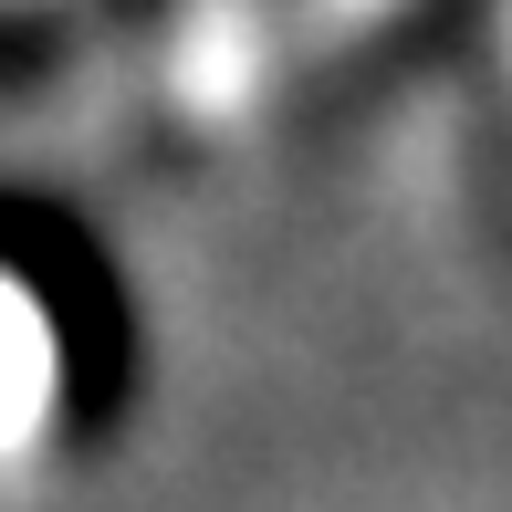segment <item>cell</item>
<instances>
[{
	"instance_id": "cell-1",
	"label": "cell",
	"mask_w": 512,
	"mask_h": 512,
	"mask_svg": "<svg viewBox=\"0 0 512 512\" xmlns=\"http://www.w3.org/2000/svg\"><path fill=\"white\" fill-rule=\"evenodd\" d=\"M168 84L199 126H241L251 84H262V11L251 0H178V42H168Z\"/></svg>"
},
{
	"instance_id": "cell-2",
	"label": "cell",
	"mask_w": 512,
	"mask_h": 512,
	"mask_svg": "<svg viewBox=\"0 0 512 512\" xmlns=\"http://www.w3.org/2000/svg\"><path fill=\"white\" fill-rule=\"evenodd\" d=\"M53 418V324L21 283H0V460L32 450Z\"/></svg>"
},
{
	"instance_id": "cell-3",
	"label": "cell",
	"mask_w": 512,
	"mask_h": 512,
	"mask_svg": "<svg viewBox=\"0 0 512 512\" xmlns=\"http://www.w3.org/2000/svg\"><path fill=\"white\" fill-rule=\"evenodd\" d=\"M387 11H398V0H304V32L314 42H356V32H377Z\"/></svg>"
},
{
	"instance_id": "cell-4",
	"label": "cell",
	"mask_w": 512,
	"mask_h": 512,
	"mask_svg": "<svg viewBox=\"0 0 512 512\" xmlns=\"http://www.w3.org/2000/svg\"><path fill=\"white\" fill-rule=\"evenodd\" d=\"M502 63H512V0H502Z\"/></svg>"
}]
</instances>
